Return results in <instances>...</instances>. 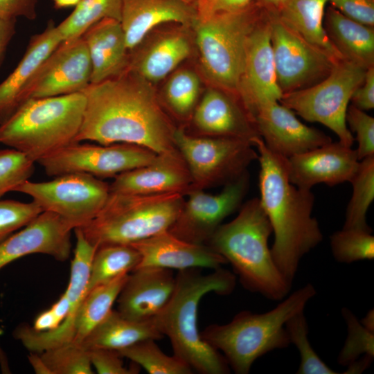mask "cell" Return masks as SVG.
<instances>
[{
    "label": "cell",
    "instance_id": "obj_33",
    "mask_svg": "<svg viewBox=\"0 0 374 374\" xmlns=\"http://www.w3.org/2000/svg\"><path fill=\"white\" fill-rule=\"evenodd\" d=\"M141 255L131 244H110L97 247L92 258L88 290L134 270Z\"/></svg>",
    "mask_w": 374,
    "mask_h": 374
},
{
    "label": "cell",
    "instance_id": "obj_53",
    "mask_svg": "<svg viewBox=\"0 0 374 374\" xmlns=\"http://www.w3.org/2000/svg\"><path fill=\"white\" fill-rule=\"evenodd\" d=\"M28 358L35 373L51 374V372L42 359L40 353L30 352Z\"/></svg>",
    "mask_w": 374,
    "mask_h": 374
},
{
    "label": "cell",
    "instance_id": "obj_49",
    "mask_svg": "<svg viewBox=\"0 0 374 374\" xmlns=\"http://www.w3.org/2000/svg\"><path fill=\"white\" fill-rule=\"evenodd\" d=\"M350 102L365 112L374 108V66L366 69L364 82L353 92Z\"/></svg>",
    "mask_w": 374,
    "mask_h": 374
},
{
    "label": "cell",
    "instance_id": "obj_5",
    "mask_svg": "<svg viewBox=\"0 0 374 374\" xmlns=\"http://www.w3.org/2000/svg\"><path fill=\"white\" fill-rule=\"evenodd\" d=\"M316 294L314 285L307 283L269 311L261 314L242 311L226 324L207 326L200 332L201 336L222 353L235 373L247 374L258 358L290 346L285 323L304 311L308 302Z\"/></svg>",
    "mask_w": 374,
    "mask_h": 374
},
{
    "label": "cell",
    "instance_id": "obj_45",
    "mask_svg": "<svg viewBox=\"0 0 374 374\" xmlns=\"http://www.w3.org/2000/svg\"><path fill=\"white\" fill-rule=\"evenodd\" d=\"M92 366L99 374H134L139 373L136 368L124 366L122 357L118 351L107 348L89 349Z\"/></svg>",
    "mask_w": 374,
    "mask_h": 374
},
{
    "label": "cell",
    "instance_id": "obj_1",
    "mask_svg": "<svg viewBox=\"0 0 374 374\" xmlns=\"http://www.w3.org/2000/svg\"><path fill=\"white\" fill-rule=\"evenodd\" d=\"M149 82L131 69L90 84L76 142L137 145L157 154L177 150L175 128Z\"/></svg>",
    "mask_w": 374,
    "mask_h": 374
},
{
    "label": "cell",
    "instance_id": "obj_7",
    "mask_svg": "<svg viewBox=\"0 0 374 374\" xmlns=\"http://www.w3.org/2000/svg\"><path fill=\"white\" fill-rule=\"evenodd\" d=\"M184 195L110 192L96 216L78 229L96 247L110 244H131L168 231L180 213Z\"/></svg>",
    "mask_w": 374,
    "mask_h": 374
},
{
    "label": "cell",
    "instance_id": "obj_28",
    "mask_svg": "<svg viewBox=\"0 0 374 374\" xmlns=\"http://www.w3.org/2000/svg\"><path fill=\"white\" fill-rule=\"evenodd\" d=\"M326 35L342 59L364 69L374 66V27L355 21L328 5L325 10Z\"/></svg>",
    "mask_w": 374,
    "mask_h": 374
},
{
    "label": "cell",
    "instance_id": "obj_18",
    "mask_svg": "<svg viewBox=\"0 0 374 374\" xmlns=\"http://www.w3.org/2000/svg\"><path fill=\"white\" fill-rule=\"evenodd\" d=\"M258 132L266 147L290 158L332 141L321 130L303 123L279 101L260 107L253 116Z\"/></svg>",
    "mask_w": 374,
    "mask_h": 374
},
{
    "label": "cell",
    "instance_id": "obj_17",
    "mask_svg": "<svg viewBox=\"0 0 374 374\" xmlns=\"http://www.w3.org/2000/svg\"><path fill=\"white\" fill-rule=\"evenodd\" d=\"M91 73L83 37L62 42L42 65L30 87L28 99L83 92L91 84Z\"/></svg>",
    "mask_w": 374,
    "mask_h": 374
},
{
    "label": "cell",
    "instance_id": "obj_51",
    "mask_svg": "<svg viewBox=\"0 0 374 374\" xmlns=\"http://www.w3.org/2000/svg\"><path fill=\"white\" fill-rule=\"evenodd\" d=\"M60 324L49 308L37 316L32 327L37 331H50L57 328Z\"/></svg>",
    "mask_w": 374,
    "mask_h": 374
},
{
    "label": "cell",
    "instance_id": "obj_42",
    "mask_svg": "<svg viewBox=\"0 0 374 374\" xmlns=\"http://www.w3.org/2000/svg\"><path fill=\"white\" fill-rule=\"evenodd\" d=\"M34 172V162L23 153L12 149L0 150V198L29 180Z\"/></svg>",
    "mask_w": 374,
    "mask_h": 374
},
{
    "label": "cell",
    "instance_id": "obj_57",
    "mask_svg": "<svg viewBox=\"0 0 374 374\" xmlns=\"http://www.w3.org/2000/svg\"><path fill=\"white\" fill-rule=\"evenodd\" d=\"M188 4H190V5H193L195 6V3L199 1V0H181Z\"/></svg>",
    "mask_w": 374,
    "mask_h": 374
},
{
    "label": "cell",
    "instance_id": "obj_34",
    "mask_svg": "<svg viewBox=\"0 0 374 374\" xmlns=\"http://www.w3.org/2000/svg\"><path fill=\"white\" fill-rule=\"evenodd\" d=\"M123 0H81L58 25L62 42L81 37L91 26L104 19L121 22Z\"/></svg>",
    "mask_w": 374,
    "mask_h": 374
},
{
    "label": "cell",
    "instance_id": "obj_43",
    "mask_svg": "<svg viewBox=\"0 0 374 374\" xmlns=\"http://www.w3.org/2000/svg\"><path fill=\"white\" fill-rule=\"evenodd\" d=\"M42 212L41 208L33 201L26 203L12 199L0 200V243Z\"/></svg>",
    "mask_w": 374,
    "mask_h": 374
},
{
    "label": "cell",
    "instance_id": "obj_12",
    "mask_svg": "<svg viewBox=\"0 0 374 374\" xmlns=\"http://www.w3.org/2000/svg\"><path fill=\"white\" fill-rule=\"evenodd\" d=\"M267 10L277 82L282 93L310 87L326 78L339 60L285 24L276 10Z\"/></svg>",
    "mask_w": 374,
    "mask_h": 374
},
{
    "label": "cell",
    "instance_id": "obj_22",
    "mask_svg": "<svg viewBox=\"0 0 374 374\" xmlns=\"http://www.w3.org/2000/svg\"><path fill=\"white\" fill-rule=\"evenodd\" d=\"M191 188L189 170L177 149L157 154L150 163L119 174L109 185L110 192L139 195L186 194Z\"/></svg>",
    "mask_w": 374,
    "mask_h": 374
},
{
    "label": "cell",
    "instance_id": "obj_10",
    "mask_svg": "<svg viewBox=\"0 0 374 374\" xmlns=\"http://www.w3.org/2000/svg\"><path fill=\"white\" fill-rule=\"evenodd\" d=\"M173 141L189 170L191 188L225 185L247 172L249 164L258 159L253 145L244 139L194 136L175 129Z\"/></svg>",
    "mask_w": 374,
    "mask_h": 374
},
{
    "label": "cell",
    "instance_id": "obj_6",
    "mask_svg": "<svg viewBox=\"0 0 374 374\" xmlns=\"http://www.w3.org/2000/svg\"><path fill=\"white\" fill-rule=\"evenodd\" d=\"M85 105L83 92L29 98L0 123V143L38 162L76 142Z\"/></svg>",
    "mask_w": 374,
    "mask_h": 374
},
{
    "label": "cell",
    "instance_id": "obj_24",
    "mask_svg": "<svg viewBox=\"0 0 374 374\" xmlns=\"http://www.w3.org/2000/svg\"><path fill=\"white\" fill-rule=\"evenodd\" d=\"M131 245L141 255V261L136 268L157 267L178 271L195 268L215 269L227 263L208 244L187 242L169 231Z\"/></svg>",
    "mask_w": 374,
    "mask_h": 374
},
{
    "label": "cell",
    "instance_id": "obj_46",
    "mask_svg": "<svg viewBox=\"0 0 374 374\" xmlns=\"http://www.w3.org/2000/svg\"><path fill=\"white\" fill-rule=\"evenodd\" d=\"M328 4L346 17L374 27V0H329Z\"/></svg>",
    "mask_w": 374,
    "mask_h": 374
},
{
    "label": "cell",
    "instance_id": "obj_19",
    "mask_svg": "<svg viewBox=\"0 0 374 374\" xmlns=\"http://www.w3.org/2000/svg\"><path fill=\"white\" fill-rule=\"evenodd\" d=\"M73 228L57 215L42 211L0 243V270L16 260L34 253L66 260L71 253Z\"/></svg>",
    "mask_w": 374,
    "mask_h": 374
},
{
    "label": "cell",
    "instance_id": "obj_23",
    "mask_svg": "<svg viewBox=\"0 0 374 374\" xmlns=\"http://www.w3.org/2000/svg\"><path fill=\"white\" fill-rule=\"evenodd\" d=\"M193 122L208 136L237 138L251 143L260 136L253 118L238 96L217 87L206 91L195 109Z\"/></svg>",
    "mask_w": 374,
    "mask_h": 374
},
{
    "label": "cell",
    "instance_id": "obj_41",
    "mask_svg": "<svg viewBox=\"0 0 374 374\" xmlns=\"http://www.w3.org/2000/svg\"><path fill=\"white\" fill-rule=\"evenodd\" d=\"M347 326V337L337 362L347 366L364 355L374 357V332L365 328L348 308L341 310Z\"/></svg>",
    "mask_w": 374,
    "mask_h": 374
},
{
    "label": "cell",
    "instance_id": "obj_38",
    "mask_svg": "<svg viewBox=\"0 0 374 374\" xmlns=\"http://www.w3.org/2000/svg\"><path fill=\"white\" fill-rule=\"evenodd\" d=\"M330 245L339 262L348 264L374 258V236L370 231L342 228L332 234Z\"/></svg>",
    "mask_w": 374,
    "mask_h": 374
},
{
    "label": "cell",
    "instance_id": "obj_35",
    "mask_svg": "<svg viewBox=\"0 0 374 374\" xmlns=\"http://www.w3.org/2000/svg\"><path fill=\"white\" fill-rule=\"evenodd\" d=\"M350 182L353 186V193L342 228L372 232L366 221V214L374 199V156L359 161Z\"/></svg>",
    "mask_w": 374,
    "mask_h": 374
},
{
    "label": "cell",
    "instance_id": "obj_32",
    "mask_svg": "<svg viewBox=\"0 0 374 374\" xmlns=\"http://www.w3.org/2000/svg\"><path fill=\"white\" fill-rule=\"evenodd\" d=\"M128 275L123 274L87 292L76 318L73 342L82 344L88 335L109 314Z\"/></svg>",
    "mask_w": 374,
    "mask_h": 374
},
{
    "label": "cell",
    "instance_id": "obj_2",
    "mask_svg": "<svg viewBox=\"0 0 374 374\" xmlns=\"http://www.w3.org/2000/svg\"><path fill=\"white\" fill-rule=\"evenodd\" d=\"M252 143L260 163L259 200L274 234L271 256L292 285L302 258L323 240L319 223L312 215L314 196L311 190L291 183L287 158L269 150L261 137L254 138Z\"/></svg>",
    "mask_w": 374,
    "mask_h": 374
},
{
    "label": "cell",
    "instance_id": "obj_4",
    "mask_svg": "<svg viewBox=\"0 0 374 374\" xmlns=\"http://www.w3.org/2000/svg\"><path fill=\"white\" fill-rule=\"evenodd\" d=\"M272 233L259 198L255 197L240 206L233 220L219 226L207 244L231 264L246 289L278 301L292 285L272 258L268 246Z\"/></svg>",
    "mask_w": 374,
    "mask_h": 374
},
{
    "label": "cell",
    "instance_id": "obj_52",
    "mask_svg": "<svg viewBox=\"0 0 374 374\" xmlns=\"http://www.w3.org/2000/svg\"><path fill=\"white\" fill-rule=\"evenodd\" d=\"M373 357L364 355L347 366V369L344 373L357 374L365 371L371 364Z\"/></svg>",
    "mask_w": 374,
    "mask_h": 374
},
{
    "label": "cell",
    "instance_id": "obj_16",
    "mask_svg": "<svg viewBox=\"0 0 374 374\" xmlns=\"http://www.w3.org/2000/svg\"><path fill=\"white\" fill-rule=\"evenodd\" d=\"M237 95L253 118L260 107L279 101L283 95L277 82L269 12L265 7L247 39Z\"/></svg>",
    "mask_w": 374,
    "mask_h": 374
},
{
    "label": "cell",
    "instance_id": "obj_29",
    "mask_svg": "<svg viewBox=\"0 0 374 374\" xmlns=\"http://www.w3.org/2000/svg\"><path fill=\"white\" fill-rule=\"evenodd\" d=\"M190 42L181 31H172L157 38L139 55H130L128 68L148 82H157L190 55Z\"/></svg>",
    "mask_w": 374,
    "mask_h": 374
},
{
    "label": "cell",
    "instance_id": "obj_47",
    "mask_svg": "<svg viewBox=\"0 0 374 374\" xmlns=\"http://www.w3.org/2000/svg\"><path fill=\"white\" fill-rule=\"evenodd\" d=\"M254 0H199L195 5L197 19H205L215 14L238 11Z\"/></svg>",
    "mask_w": 374,
    "mask_h": 374
},
{
    "label": "cell",
    "instance_id": "obj_48",
    "mask_svg": "<svg viewBox=\"0 0 374 374\" xmlns=\"http://www.w3.org/2000/svg\"><path fill=\"white\" fill-rule=\"evenodd\" d=\"M38 0H0V18L15 19L24 17L30 20L37 17Z\"/></svg>",
    "mask_w": 374,
    "mask_h": 374
},
{
    "label": "cell",
    "instance_id": "obj_26",
    "mask_svg": "<svg viewBox=\"0 0 374 374\" xmlns=\"http://www.w3.org/2000/svg\"><path fill=\"white\" fill-rule=\"evenodd\" d=\"M197 19L195 6L181 0H123L121 24L129 51L159 25L193 27Z\"/></svg>",
    "mask_w": 374,
    "mask_h": 374
},
{
    "label": "cell",
    "instance_id": "obj_8",
    "mask_svg": "<svg viewBox=\"0 0 374 374\" xmlns=\"http://www.w3.org/2000/svg\"><path fill=\"white\" fill-rule=\"evenodd\" d=\"M264 10L265 7L254 0L240 10L197 19L193 28L202 66L215 87L237 95L247 39Z\"/></svg>",
    "mask_w": 374,
    "mask_h": 374
},
{
    "label": "cell",
    "instance_id": "obj_11",
    "mask_svg": "<svg viewBox=\"0 0 374 374\" xmlns=\"http://www.w3.org/2000/svg\"><path fill=\"white\" fill-rule=\"evenodd\" d=\"M15 192L30 196L42 211L53 213L74 230L94 218L106 203L109 185L85 173L62 175L51 181H25Z\"/></svg>",
    "mask_w": 374,
    "mask_h": 374
},
{
    "label": "cell",
    "instance_id": "obj_9",
    "mask_svg": "<svg viewBox=\"0 0 374 374\" xmlns=\"http://www.w3.org/2000/svg\"><path fill=\"white\" fill-rule=\"evenodd\" d=\"M366 71L339 60L323 80L310 87L283 93L279 102L305 121L328 127L341 143L351 147L355 139L346 116L351 96L364 82Z\"/></svg>",
    "mask_w": 374,
    "mask_h": 374
},
{
    "label": "cell",
    "instance_id": "obj_54",
    "mask_svg": "<svg viewBox=\"0 0 374 374\" xmlns=\"http://www.w3.org/2000/svg\"><path fill=\"white\" fill-rule=\"evenodd\" d=\"M264 7L273 9L276 11L279 10L287 0H256Z\"/></svg>",
    "mask_w": 374,
    "mask_h": 374
},
{
    "label": "cell",
    "instance_id": "obj_20",
    "mask_svg": "<svg viewBox=\"0 0 374 374\" xmlns=\"http://www.w3.org/2000/svg\"><path fill=\"white\" fill-rule=\"evenodd\" d=\"M359 160L356 150L339 141L287 158L289 178L297 187L311 190L318 184L329 186L349 181Z\"/></svg>",
    "mask_w": 374,
    "mask_h": 374
},
{
    "label": "cell",
    "instance_id": "obj_39",
    "mask_svg": "<svg viewBox=\"0 0 374 374\" xmlns=\"http://www.w3.org/2000/svg\"><path fill=\"white\" fill-rule=\"evenodd\" d=\"M200 80L195 73L184 69L175 72L165 87V98L171 110L181 118L188 117L196 106Z\"/></svg>",
    "mask_w": 374,
    "mask_h": 374
},
{
    "label": "cell",
    "instance_id": "obj_36",
    "mask_svg": "<svg viewBox=\"0 0 374 374\" xmlns=\"http://www.w3.org/2000/svg\"><path fill=\"white\" fill-rule=\"evenodd\" d=\"M118 352L150 374H190L193 371L177 356L163 353L152 339L139 341Z\"/></svg>",
    "mask_w": 374,
    "mask_h": 374
},
{
    "label": "cell",
    "instance_id": "obj_14",
    "mask_svg": "<svg viewBox=\"0 0 374 374\" xmlns=\"http://www.w3.org/2000/svg\"><path fill=\"white\" fill-rule=\"evenodd\" d=\"M157 155L149 149L130 143L96 145L75 142L37 163L52 177L79 172L105 178L145 166Z\"/></svg>",
    "mask_w": 374,
    "mask_h": 374
},
{
    "label": "cell",
    "instance_id": "obj_15",
    "mask_svg": "<svg viewBox=\"0 0 374 374\" xmlns=\"http://www.w3.org/2000/svg\"><path fill=\"white\" fill-rule=\"evenodd\" d=\"M249 185L247 172L226 184L219 193L190 188L180 213L168 230L175 236L195 244H207L223 220L242 206Z\"/></svg>",
    "mask_w": 374,
    "mask_h": 374
},
{
    "label": "cell",
    "instance_id": "obj_56",
    "mask_svg": "<svg viewBox=\"0 0 374 374\" xmlns=\"http://www.w3.org/2000/svg\"><path fill=\"white\" fill-rule=\"evenodd\" d=\"M54 7L60 9L69 7H75L81 0H52Z\"/></svg>",
    "mask_w": 374,
    "mask_h": 374
},
{
    "label": "cell",
    "instance_id": "obj_30",
    "mask_svg": "<svg viewBox=\"0 0 374 374\" xmlns=\"http://www.w3.org/2000/svg\"><path fill=\"white\" fill-rule=\"evenodd\" d=\"M163 337L152 319L131 320L112 310L88 335L82 345L87 350L100 348L118 351L143 340H157Z\"/></svg>",
    "mask_w": 374,
    "mask_h": 374
},
{
    "label": "cell",
    "instance_id": "obj_55",
    "mask_svg": "<svg viewBox=\"0 0 374 374\" xmlns=\"http://www.w3.org/2000/svg\"><path fill=\"white\" fill-rule=\"evenodd\" d=\"M361 324L367 330L374 332V311L370 310L365 317L361 320Z\"/></svg>",
    "mask_w": 374,
    "mask_h": 374
},
{
    "label": "cell",
    "instance_id": "obj_31",
    "mask_svg": "<svg viewBox=\"0 0 374 374\" xmlns=\"http://www.w3.org/2000/svg\"><path fill=\"white\" fill-rule=\"evenodd\" d=\"M328 1L287 0L276 12L285 24L307 40L325 50L335 59L342 60L328 40L323 28L324 13Z\"/></svg>",
    "mask_w": 374,
    "mask_h": 374
},
{
    "label": "cell",
    "instance_id": "obj_21",
    "mask_svg": "<svg viewBox=\"0 0 374 374\" xmlns=\"http://www.w3.org/2000/svg\"><path fill=\"white\" fill-rule=\"evenodd\" d=\"M175 283L172 269L138 267L129 274L117 298V311L131 320H151L170 301Z\"/></svg>",
    "mask_w": 374,
    "mask_h": 374
},
{
    "label": "cell",
    "instance_id": "obj_44",
    "mask_svg": "<svg viewBox=\"0 0 374 374\" xmlns=\"http://www.w3.org/2000/svg\"><path fill=\"white\" fill-rule=\"evenodd\" d=\"M346 121L350 131L355 133L358 159L374 156V118L350 105L347 109Z\"/></svg>",
    "mask_w": 374,
    "mask_h": 374
},
{
    "label": "cell",
    "instance_id": "obj_27",
    "mask_svg": "<svg viewBox=\"0 0 374 374\" xmlns=\"http://www.w3.org/2000/svg\"><path fill=\"white\" fill-rule=\"evenodd\" d=\"M91 63V84L118 75L128 69L130 55L119 21L102 19L82 35Z\"/></svg>",
    "mask_w": 374,
    "mask_h": 374
},
{
    "label": "cell",
    "instance_id": "obj_50",
    "mask_svg": "<svg viewBox=\"0 0 374 374\" xmlns=\"http://www.w3.org/2000/svg\"><path fill=\"white\" fill-rule=\"evenodd\" d=\"M15 19L0 18V66L8 46L15 33Z\"/></svg>",
    "mask_w": 374,
    "mask_h": 374
},
{
    "label": "cell",
    "instance_id": "obj_13",
    "mask_svg": "<svg viewBox=\"0 0 374 374\" xmlns=\"http://www.w3.org/2000/svg\"><path fill=\"white\" fill-rule=\"evenodd\" d=\"M96 247L82 234L76 235L74 256L66 290L50 310L60 323L50 331H37L27 324L20 325L13 332L30 352L42 353L49 348L73 341L75 321L88 290L90 267Z\"/></svg>",
    "mask_w": 374,
    "mask_h": 374
},
{
    "label": "cell",
    "instance_id": "obj_3",
    "mask_svg": "<svg viewBox=\"0 0 374 374\" xmlns=\"http://www.w3.org/2000/svg\"><path fill=\"white\" fill-rule=\"evenodd\" d=\"M235 280V276L222 267L208 274H203L198 268L180 270L170 301L152 319L159 332L169 338L174 355L193 371L202 374L229 373L224 356L202 337L197 312L204 296L210 292L231 294Z\"/></svg>",
    "mask_w": 374,
    "mask_h": 374
},
{
    "label": "cell",
    "instance_id": "obj_25",
    "mask_svg": "<svg viewBox=\"0 0 374 374\" xmlns=\"http://www.w3.org/2000/svg\"><path fill=\"white\" fill-rule=\"evenodd\" d=\"M62 42L53 21L42 33L32 37L17 66L0 84V123L28 99L30 87L42 65Z\"/></svg>",
    "mask_w": 374,
    "mask_h": 374
},
{
    "label": "cell",
    "instance_id": "obj_37",
    "mask_svg": "<svg viewBox=\"0 0 374 374\" xmlns=\"http://www.w3.org/2000/svg\"><path fill=\"white\" fill-rule=\"evenodd\" d=\"M285 329L290 344H293L300 355L297 374H337L318 356L308 337V324L304 311L292 317L285 323Z\"/></svg>",
    "mask_w": 374,
    "mask_h": 374
},
{
    "label": "cell",
    "instance_id": "obj_40",
    "mask_svg": "<svg viewBox=\"0 0 374 374\" xmlns=\"http://www.w3.org/2000/svg\"><path fill=\"white\" fill-rule=\"evenodd\" d=\"M51 374H93L89 351L73 341L39 353Z\"/></svg>",
    "mask_w": 374,
    "mask_h": 374
}]
</instances>
